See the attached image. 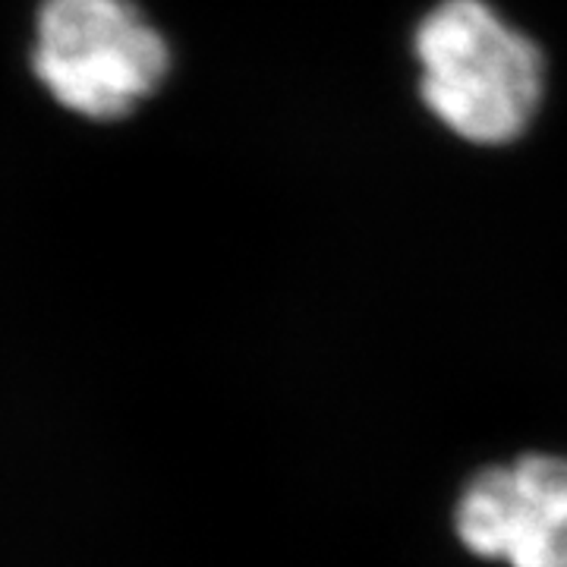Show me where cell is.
Returning <instances> with one entry per match:
<instances>
[{"mask_svg":"<svg viewBox=\"0 0 567 567\" xmlns=\"http://www.w3.org/2000/svg\"><path fill=\"white\" fill-rule=\"evenodd\" d=\"M420 92L451 133L480 145L517 140L543 102L539 48L486 0H445L416 29Z\"/></svg>","mask_w":567,"mask_h":567,"instance_id":"cell-1","label":"cell"},{"mask_svg":"<svg viewBox=\"0 0 567 567\" xmlns=\"http://www.w3.org/2000/svg\"><path fill=\"white\" fill-rule=\"evenodd\" d=\"M32 66L89 121H121L171 70L162 32L130 0H44Z\"/></svg>","mask_w":567,"mask_h":567,"instance_id":"cell-2","label":"cell"},{"mask_svg":"<svg viewBox=\"0 0 567 567\" xmlns=\"http://www.w3.org/2000/svg\"><path fill=\"white\" fill-rule=\"evenodd\" d=\"M473 555L511 567H567V461L524 454L470 480L454 514Z\"/></svg>","mask_w":567,"mask_h":567,"instance_id":"cell-3","label":"cell"}]
</instances>
